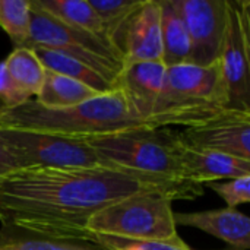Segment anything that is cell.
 Segmentation results:
<instances>
[{"mask_svg":"<svg viewBox=\"0 0 250 250\" xmlns=\"http://www.w3.org/2000/svg\"><path fill=\"white\" fill-rule=\"evenodd\" d=\"M98 95L97 91L67 76L45 70L37 103L44 108H67Z\"/></svg>","mask_w":250,"mask_h":250,"instance_id":"18","label":"cell"},{"mask_svg":"<svg viewBox=\"0 0 250 250\" xmlns=\"http://www.w3.org/2000/svg\"><path fill=\"white\" fill-rule=\"evenodd\" d=\"M161 10V41L166 67L190 63L192 45L183 19L176 10L173 0H158Z\"/></svg>","mask_w":250,"mask_h":250,"instance_id":"15","label":"cell"},{"mask_svg":"<svg viewBox=\"0 0 250 250\" xmlns=\"http://www.w3.org/2000/svg\"><path fill=\"white\" fill-rule=\"evenodd\" d=\"M31 34L26 48H50L92 67L116 88L123 60L110 41L72 28L31 0Z\"/></svg>","mask_w":250,"mask_h":250,"instance_id":"6","label":"cell"},{"mask_svg":"<svg viewBox=\"0 0 250 250\" xmlns=\"http://www.w3.org/2000/svg\"><path fill=\"white\" fill-rule=\"evenodd\" d=\"M180 163L182 179L201 186L250 176V161L212 151H195L183 146Z\"/></svg>","mask_w":250,"mask_h":250,"instance_id":"14","label":"cell"},{"mask_svg":"<svg viewBox=\"0 0 250 250\" xmlns=\"http://www.w3.org/2000/svg\"><path fill=\"white\" fill-rule=\"evenodd\" d=\"M144 193L190 201L204 189L190 182L155 180L104 166L22 168L0 177V223L6 229L92 242L85 233L92 214Z\"/></svg>","mask_w":250,"mask_h":250,"instance_id":"1","label":"cell"},{"mask_svg":"<svg viewBox=\"0 0 250 250\" xmlns=\"http://www.w3.org/2000/svg\"><path fill=\"white\" fill-rule=\"evenodd\" d=\"M0 127L44 132L69 138H88L138 127H158L139 119L116 89L98 94L67 108H44L29 100L22 105L0 110Z\"/></svg>","mask_w":250,"mask_h":250,"instance_id":"2","label":"cell"},{"mask_svg":"<svg viewBox=\"0 0 250 250\" xmlns=\"http://www.w3.org/2000/svg\"><path fill=\"white\" fill-rule=\"evenodd\" d=\"M227 26L218 57L229 110L250 113V3L227 0Z\"/></svg>","mask_w":250,"mask_h":250,"instance_id":"8","label":"cell"},{"mask_svg":"<svg viewBox=\"0 0 250 250\" xmlns=\"http://www.w3.org/2000/svg\"><path fill=\"white\" fill-rule=\"evenodd\" d=\"M208 186L220 198L224 199L227 208L236 209V207L250 202V176L227 180L224 183L214 182V183H208Z\"/></svg>","mask_w":250,"mask_h":250,"instance_id":"24","label":"cell"},{"mask_svg":"<svg viewBox=\"0 0 250 250\" xmlns=\"http://www.w3.org/2000/svg\"><path fill=\"white\" fill-rule=\"evenodd\" d=\"M32 50L35 51L37 57L40 59V62L45 70L75 79V81L86 85L88 88L97 91L98 94L116 91V88L111 82H108L104 76H101L92 67L86 66L85 63H82L76 59H72L63 53H59V51H54L50 48L37 47Z\"/></svg>","mask_w":250,"mask_h":250,"instance_id":"16","label":"cell"},{"mask_svg":"<svg viewBox=\"0 0 250 250\" xmlns=\"http://www.w3.org/2000/svg\"><path fill=\"white\" fill-rule=\"evenodd\" d=\"M35 3L60 22L108 41L104 25L88 0H35Z\"/></svg>","mask_w":250,"mask_h":250,"instance_id":"19","label":"cell"},{"mask_svg":"<svg viewBox=\"0 0 250 250\" xmlns=\"http://www.w3.org/2000/svg\"><path fill=\"white\" fill-rule=\"evenodd\" d=\"M31 15V0H0V28L10 37L15 48L28 44Z\"/></svg>","mask_w":250,"mask_h":250,"instance_id":"21","label":"cell"},{"mask_svg":"<svg viewBox=\"0 0 250 250\" xmlns=\"http://www.w3.org/2000/svg\"><path fill=\"white\" fill-rule=\"evenodd\" d=\"M176 226L193 227L217 239H221L234 250L250 248V220L237 209L223 208L201 212L174 214Z\"/></svg>","mask_w":250,"mask_h":250,"instance_id":"13","label":"cell"},{"mask_svg":"<svg viewBox=\"0 0 250 250\" xmlns=\"http://www.w3.org/2000/svg\"><path fill=\"white\" fill-rule=\"evenodd\" d=\"M100 166L164 182L182 179V144L170 127H138L82 138Z\"/></svg>","mask_w":250,"mask_h":250,"instance_id":"3","label":"cell"},{"mask_svg":"<svg viewBox=\"0 0 250 250\" xmlns=\"http://www.w3.org/2000/svg\"><path fill=\"white\" fill-rule=\"evenodd\" d=\"M166 73L167 67L161 60L123 62L116 82V89L123 94L130 110L139 119L154 122L158 127H170L166 117L155 116Z\"/></svg>","mask_w":250,"mask_h":250,"instance_id":"12","label":"cell"},{"mask_svg":"<svg viewBox=\"0 0 250 250\" xmlns=\"http://www.w3.org/2000/svg\"><path fill=\"white\" fill-rule=\"evenodd\" d=\"M97 16L104 25L107 38L127 18V15L139 4L141 0H88Z\"/></svg>","mask_w":250,"mask_h":250,"instance_id":"22","label":"cell"},{"mask_svg":"<svg viewBox=\"0 0 250 250\" xmlns=\"http://www.w3.org/2000/svg\"><path fill=\"white\" fill-rule=\"evenodd\" d=\"M19 170V164L15 160V157L9 152V149L4 146V144L0 141V177L13 173Z\"/></svg>","mask_w":250,"mask_h":250,"instance_id":"26","label":"cell"},{"mask_svg":"<svg viewBox=\"0 0 250 250\" xmlns=\"http://www.w3.org/2000/svg\"><path fill=\"white\" fill-rule=\"evenodd\" d=\"M0 250H108L104 246L81 239L53 237L16 229L1 227Z\"/></svg>","mask_w":250,"mask_h":250,"instance_id":"17","label":"cell"},{"mask_svg":"<svg viewBox=\"0 0 250 250\" xmlns=\"http://www.w3.org/2000/svg\"><path fill=\"white\" fill-rule=\"evenodd\" d=\"M188 29L190 63L209 66L220 57L227 26V0H173Z\"/></svg>","mask_w":250,"mask_h":250,"instance_id":"9","label":"cell"},{"mask_svg":"<svg viewBox=\"0 0 250 250\" xmlns=\"http://www.w3.org/2000/svg\"><path fill=\"white\" fill-rule=\"evenodd\" d=\"M110 42L123 62L161 60V10L158 0H141L110 35Z\"/></svg>","mask_w":250,"mask_h":250,"instance_id":"11","label":"cell"},{"mask_svg":"<svg viewBox=\"0 0 250 250\" xmlns=\"http://www.w3.org/2000/svg\"><path fill=\"white\" fill-rule=\"evenodd\" d=\"M10 78L32 98L41 89L44 82L45 69L41 64L32 48L19 47L15 48L7 59L3 60Z\"/></svg>","mask_w":250,"mask_h":250,"instance_id":"20","label":"cell"},{"mask_svg":"<svg viewBox=\"0 0 250 250\" xmlns=\"http://www.w3.org/2000/svg\"><path fill=\"white\" fill-rule=\"evenodd\" d=\"M95 243L108 250H192L179 234L166 240H123L113 237H95Z\"/></svg>","mask_w":250,"mask_h":250,"instance_id":"23","label":"cell"},{"mask_svg":"<svg viewBox=\"0 0 250 250\" xmlns=\"http://www.w3.org/2000/svg\"><path fill=\"white\" fill-rule=\"evenodd\" d=\"M0 110H1V104H0Z\"/></svg>","mask_w":250,"mask_h":250,"instance_id":"27","label":"cell"},{"mask_svg":"<svg viewBox=\"0 0 250 250\" xmlns=\"http://www.w3.org/2000/svg\"><path fill=\"white\" fill-rule=\"evenodd\" d=\"M229 110L218 60L209 66L192 63L167 67L166 83L155 116L170 126H198ZM154 116V117H155Z\"/></svg>","mask_w":250,"mask_h":250,"instance_id":"4","label":"cell"},{"mask_svg":"<svg viewBox=\"0 0 250 250\" xmlns=\"http://www.w3.org/2000/svg\"><path fill=\"white\" fill-rule=\"evenodd\" d=\"M31 97L10 78L4 62H0V103L3 108H13L29 101Z\"/></svg>","mask_w":250,"mask_h":250,"instance_id":"25","label":"cell"},{"mask_svg":"<svg viewBox=\"0 0 250 250\" xmlns=\"http://www.w3.org/2000/svg\"><path fill=\"white\" fill-rule=\"evenodd\" d=\"M182 146L212 151L250 161V113L226 110L212 120L179 132Z\"/></svg>","mask_w":250,"mask_h":250,"instance_id":"10","label":"cell"},{"mask_svg":"<svg viewBox=\"0 0 250 250\" xmlns=\"http://www.w3.org/2000/svg\"><path fill=\"white\" fill-rule=\"evenodd\" d=\"M0 141L22 168H91L100 166L82 138L0 127Z\"/></svg>","mask_w":250,"mask_h":250,"instance_id":"7","label":"cell"},{"mask_svg":"<svg viewBox=\"0 0 250 250\" xmlns=\"http://www.w3.org/2000/svg\"><path fill=\"white\" fill-rule=\"evenodd\" d=\"M173 198L166 193H144L117 201L95 214L86 224L85 233L95 237L123 240H166L177 236Z\"/></svg>","mask_w":250,"mask_h":250,"instance_id":"5","label":"cell"}]
</instances>
